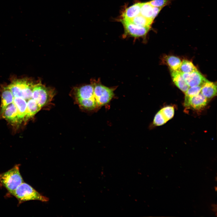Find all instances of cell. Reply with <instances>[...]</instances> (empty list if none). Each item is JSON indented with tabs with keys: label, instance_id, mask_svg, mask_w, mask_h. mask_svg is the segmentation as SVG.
<instances>
[{
	"label": "cell",
	"instance_id": "e0dca14e",
	"mask_svg": "<svg viewBox=\"0 0 217 217\" xmlns=\"http://www.w3.org/2000/svg\"><path fill=\"white\" fill-rule=\"evenodd\" d=\"M160 111L167 121L171 119L174 116V108L173 106H165Z\"/></svg>",
	"mask_w": 217,
	"mask_h": 217
},
{
	"label": "cell",
	"instance_id": "7c38bea8",
	"mask_svg": "<svg viewBox=\"0 0 217 217\" xmlns=\"http://www.w3.org/2000/svg\"><path fill=\"white\" fill-rule=\"evenodd\" d=\"M13 100V96L10 90L7 87L4 88L2 94L1 113L6 107L11 103Z\"/></svg>",
	"mask_w": 217,
	"mask_h": 217
},
{
	"label": "cell",
	"instance_id": "ba28073f",
	"mask_svg": "<svg viewBox=\"0 0 217 217\" xmlns=\"http://www.w3.org/2000/svg\"><path fill=\"white\" fill-rule=\"evenodd\" d=\"M27 101L21 97H14L13 102L16 106L19 123L24 121L26 114Z\"/></svg>",
	"mask_w": 217,
	"mask_h": 217
},
{
	"label": "cell",
	"instance_id": "2e32d148",
	"mask_svg": "<svg viewBox=\"0 0 217 217\" xmlns=\"http://www.w3.org/2000/svg\"><path fill=\"white\" fill-rule=\"evenodd\" d=\"M197 70L191 61L184 60L181 61L178 71L183 73H190Z\"/></svg>",
	"mask_w": 217,
	"mask_h": 217
},
{
	"label": "cell",
	"instance_id": "ffe728a7",
	"mask_svg": "<svg viewBox=\"0 0 217 217\" xmlns=\"http://www.w3.org/2000/svg\"><path fill=\"white\" fill-rule=\"evenodd\" d=\"M171 0H152L149 3L153 7L163 8L169 4Z\"/></svg>",
	"mask_w": 217,
	"mask_h": 217
},
{
	"label": "cell",
	"instance_id": "3957f363",
	"mask_svg": "<svg viewBox=\"0 0 217 217\" xmlns=\"http://www.w3.org/2000/svg\"><path fill=\"white\" fill-rule=\"evenodd\" d=\"M12 195L18 200L19 204L31 200L47 202L49 199L37 192L30 185L24 182L14 192Z\"/></svg>",
	"mask_w": 217,
	"mask_h": 217
},
{
	"label": "cell",
	"instance_id": "8992f818",
	"mask_svg": "<svg viewBox=\"0 0 217 217\" xmlns=\"http://www.w3.org/2000/svg\"><path fill=\"white\" fill-rule=\"evenodd\" d=\"M207 101V99L200 93L192 97H185L184 105L186 107H191L195 109L199 110L204 107Z\"/></svg>",
	"mask_w": 217,
	"mask_h": 217
},
{
	"label": "cell",
	"instance_id": "9a60e30c",
	"mask_svg": "<svg viewBox=\"0 0 217 217\" xmlns=\"http://www.w3.org/2000/svg\"><path fill=\"white\" fill-rule=\"evenodd\" d=\"M153 7L149 2L141 3L140 14L148 19L152 20Z\"/></svg>",
	"mask_w": 217,
	"mask_h": 217
},
{
	"label": "cell",
	"instance_id": "9c48e42d",
	"mask_svg": "<svg viewBox=\"0 0 217 217\" xmlns=\"http://www.w3.org/2000/svg\"><path fill=\"white\" fill-rule=\"evenodd\" d=\"M172 80L175 85L184 93L189 87L183 78L181 73L170 69Z\"/></svg>",
	"mask_w": 217,
	"mask_h": 217
},
{
	"label": "cell",
	"instance_id": "7a4b0ae2",
	"mask_svg": "<svg viewBox=\"0 0 217 217\" xmlns=\"http://www.w3.org/2000/svg\"><path fill=\"white\" fill-rule=\"evenodd\" d=\"M20 164H16L8 171L0 173V183L12 195L17 188L24 182L19 170Z\"/></svg>",
	"mask_w": 217,
	"mask_h": 217
},
{
	"label": "cell",
	"instance_id": "5b68a950",
	"mask_svg": "<svg viewBox=\"0 0 217 217\" xmlns=\"http://www.w3.org/2000/svg\"><path fill=\"white\" fill-rule=\"evenodd\" d=\"M181 73L189 87L202 86L207 80L197 70L190 73Z\"/></svg>",
	"mask_w": 217,
	"mask_h": 217
},
{
	"label": "cell",
	"instance_id": "8fae6325",
	"mask_svg": "<svg viewBox=\"0 0 217 217\" xmlns=\"http://www.w3.org/2000/svg\"><path fill=\"white\" fill-rule=\"evenodd\" d=\"M141 3H137L127 8L123 14V19L130 20L140 14Z\"/></svg>",
	"mask_w": 217,
	"mask_h": 217
},
{
	"label": "cell",
	"instance_id": "4fadbf2b",
	"mask_svg": "<svg viewBox=\"0 0 217 217\" xmlns=\"http://www.w3.org/2000/svg\"><path fill=\"white\" fill-rule=\"evenodd\" d=\"M164 61L168 65L170 69L178 71L181 61L180 58L173 55H166L164 57Z\"/></svg>",
	"mask_w": 217,
	"mask_h": 217
},
{
	"label": "cell",
	"instance_id": "277c9868",
	"mask_svg": "<svg viewBox=\"0 0 217 217\" xmlns=\"http://www.w3.org/2000/svg\"><path fill=\"white\" fill-rule=\"evenodd\" d=\"M121 22L124 29V36L125 37L130 36L135 38H144L150 29V26H139L125 19H123L121 20Z\"/></svg>",
	"mask_w": 217,
	"mask_h": 217
},
{
	"label": "cell",
	"instance_id": "30bf717a",
	"mask_svg": "<svg viewBox=\"0 0 217 217\" xmlns=\"http://www.w3.org/2000/svg\"><path fill=\"white\" fill-rule=\"evenodd\" d=\"M200 93L207 99L213 98L217 94L216 83L207 80L202 86Z\"/></svg>",
	"mask_w": 217,
	"mask_h": 217
},
{
	"label": "cell",
	"instance_id": "603a6c76",
	"mask_svg": "<svg viewBox=\"0 0 217 217\" xmlns=\"http://www.w3.org/2000/svg\"><path fill=\"white\" fill-rule=\"evenodd\" d=\"M214 189L215 191H217V187H214Z\"/></svg>",
	"mask_w": 217,
	"mask_h": 217
},
{
	"label": "cell",
	"instance_id": "6da1fadb",
	"mask_svg": "<svg viewBox=\"0 0 217 217\" xmlns=\"http://www.w3.org/2000/svg\"><path fill=\"white\" fill-rule=\"evenodd\" d=\"M115 89L103 85L99 80H92L90 84L75 87L73 96L81 109L95 111L110 102L114 96Z\"/></svg>",
	"mask_w": 217,
	"mask_h": 217
},
{
	"label": "cell",
	"instance_id": "52a82bcc",
	"mask_svg": "<svg viewBox=\"0 0 217 217\" xmlns=\"http://www.w3.org/2000/svg\"><path fill=\"white\" fill-rule=\"evenodd\" d=\"M1 114L3 118L10 122L19 123L17 110L13 102L8 105Z\"/></svg>",
	"mask_w": 217,
	"mask_h": 217
},
{
	"label": "cell",
	"instance_id": "44dd1931",
	"mask_svg": "<svg viewBox=\"0 0 217 217\" xmlns=\"http://www.w3.org/2000/svg\"><path fill=\"white\" fill-rule=\"evenodd\" d=\"M162 8L161 7H153V12L152 20H153L155 17L158 15Z\"/></svg>",
	"mask_w": 217,
	"mask_h": 217
},
{
	"label": "cell",
	"instance_id": "5bb4252c",
	"mask_svg": "<svg viewBox=\"0 0 217 217\" xmlns=\"http://www.w3.org/2000/svg\"><path fill=\"white\" fill-rule=\"evenodd\" d=\"M127 20L136 25L141 27L150 26L153 21L152 20L146 18L140 14L131 19Z\"/></svg>",
	"mask_w": 217,
	"mask_h": 217
},
{
	"label": "cell",
	"instance_id": "d6986e66",
	"mask_svg": "<svg viewBox=\"0 0 217 217\" xmlns=\"http://www.w3.org/2000/svg\"><path fill=\"white\" fill-rule=\"evenodd\" d=\"M202 86L190 87L185 92V97H191L200 93Z\"/></svg>",
	"mask_w": 217,
	"mask_h": 217
},
{
	"label": "cell",
	"instance_id": "ac0fdd59",
	"mask_svg": "<svg viewBox=\"0 0 217 217\" xmlns=\"http://www.w3.org/2000/svg\"><path fill=\"white\" fill-rule=\"evenodd\" d=\"M167 121L159 110L155 115L153 120V124L156 126L162 125Z\"/></svg>",
	"mask_w": 217,
	"mask_h": 217
},
{
	"label": "cell",
	"instance_id": "7402d4cb",
	"mask_svg": "<svg viewBox=\"0 0 217 217\" xmlns=\"http://www.w3.org/2000/svg\"><path fill=\"white\" fill-rule=\"evenodd\" d=\"M212 206L213 208H216V205L215 204H212Z\"/></svg>",
	"mask_w": 217,
	"mask_h": 217
}]
</instances>
